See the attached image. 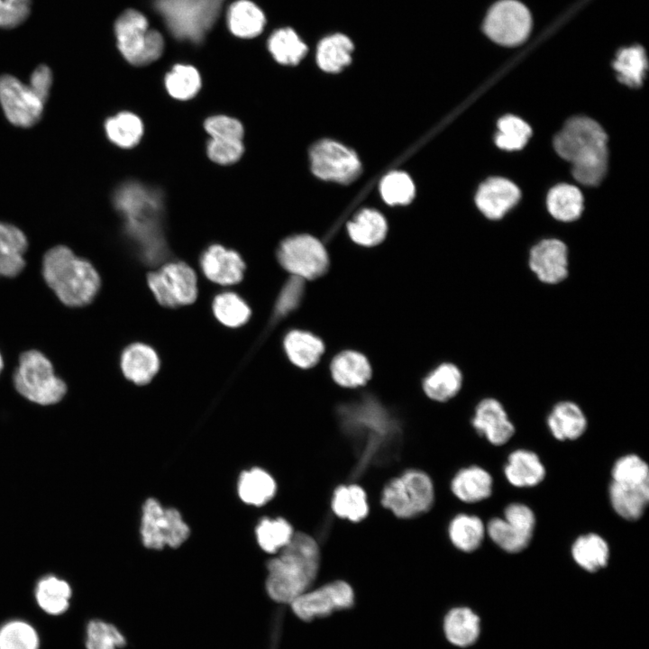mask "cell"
Instances as JSON below:
<instances>
[{"instance_id":"cell-1","label":"cell","mask_w":649,"mask_h":649,"mask_svg":"<svg viewBox=\"0 0 649 649\" xmlns=\"http://www.w3.org/2000/svg\"><path fill=\"white\" fill-rule=\"evenodd\" d=\"M322 562L318 541L304 531L294 532L288 544L267 563L266 590L271 599L290 604L310 590Z\"/></svg>"},{"instance_id":"cell-2","label":"cell","mask_w":649,"mask_h":649,"mask_svg":"<svg viewBox=\"0 0 649 649\" xmlns=\"http://www.w3.org/2000/svg\"><path fill=\"white\" fill-rule=\"evenodd\" d=\"M553 145L557 153L571 163L578 182L595 186L602 180L608 166L607 135L596 121L570 119L555 136Z\"/></svg>"},{"instance_id":"cell-3","label":"cell","mask_w":649,"mask_h":649,"mask_svg":"<svg viewBox=\"0 0 649 649\" xmlns=\"http://www.w3.org/2000/svg\"><path fill=\"white\" fill-rule=\"evenodd\" d=\"M42 276L59 301L70 307L89 304L100 288L95 267L65 245L54 246L44 254Z\"/></svg>"},{"instance_id":"cell-4","label":"cell","mask_w":649,"mask_h":649,"mask_svg":"<svg viewBox=\"0 0 649 649\" xmlns=\"http://www.w3.org/2000/svg\"><path fill=\"white\" fill-rule=\"evenodd\" d=\"M434 498V485L429 474L410 468L383 485L379 502L394 517L410 520L430 511Z\"/></svg>"},{"instance_id":"cell-5","label":"cell","mask_w":649,"mask_h":649,"mask_svg":"<svg viewBox=\"0 0 649 649\" xmlns=\"http://www.w3.org/2000/svg\"><path fill=\"white\" fill-rule=\"evenodd\" d=\"M14 384L23 397L39 405L58 403L67 392L66 383L56 375L51 361L37 350L20 355Z\"/></svg>"},{"instance_id":"cell-6","label":"cell","mask_w":649,"mask_h":649,"mask_svg":"<svg viewBox=\"0 0 649 649\" xmlns=\"http://www.w3.org/2000/svg\"><path fill=\"white\" fill-rule=\"evenodd\" d=\"M114 32L119 51L133 65H148L163 52L162 35L150 30L146 17L136 10L128 9L116 19Z\"/></svg>"},{"instance_id":"cell-7","label":"cell","mask_w":649,"mask_h":649,"mask_svg":"<svg viewBox=\"0 0 649 649\" xmlns=\"http://www.w3.org/2000/svg\"><path fill=\"white\" fill-rule=\"evenodd\" d=\"M222 0H157L156 6L178 39L202 40L215 22Z\"/></svg>"},{"instance_id":"cell-8","label":"cell","mask_w":649,"mask_h":649,"mask_svg":"<svg viewBox=\"0 0 649 649\" xmlns=\"http://www.w3.org/2000/svg\"><path fill=\"white\" fill-rule=\"evenodd\" d=\"M189 527L174 507L164 508L155 498H148L142 507L141 536L145 547L162 549L180 546L189 535Z\"/></svg>"},{"instance_id":"cell-9","label":"cell","mask_w":649,"mask_h":649,"mask_svg":"<svg viewBox=\"0 0 649 649\" xmlns=\"http://www.w3.org/2000/svg\"><path fill=\"white\" fill-rule=\"evenodd\" d=\"M281 266L303 279L322 277L329 268V258L323 243L309 234L284 240L278 251Z\"/></svg>"},{"instance_id":"cell-10","label":"cell","mask_w":649,"mask_h":649,"mask_svg":"<svg viewBox=\"0 0 649 649\" xmlns=\"http://www.w3.org/2000/svg\"><path fill=\"white\" fill-rule=\"evenodd\" d=\"M148 285L158 302L168 307L191 304L197 295L196 274L184 262H169L150 273Z\"/></svg>"},{"instance_id":"cell-11","label":"cell","mask_w":649,"mask_h":649,"mask_svg":"<svg viewBox=\"0 0 649 649\" xmlns=\"http://www.w3.org/2000/svg\"><path fill=\"white\" fill-rule=\"evenodd\" d=\"M531 29L527 8L515 0H502L489 11L485 23L486 34L495 42L515 46L523 42Z\"/></svg>"},{"instance_id":"cell-12","label":"cell","mask_w":649,"mask_h":649,"mask_svg":"<svg viewBox=\"0 0 649 649\" xmlns=\"http://www.w3.org/2000/svg\"><path fill=\"white\" fill-rule=\"evenodd\" d=\"M44 103L17 78L0 76V105L7 120L18 127H31L39 122Z\"/></svg>"},{"instance_id":"cell-13","label":"cell","mask_w":649,"mask_h":649,"mask_svg":"<svg viewBox=\"0 0 649 649\" xmlns=\"http://www.w3.org/2000/svg\"><path fill=\"white\" fill-rule=\"evenodd\" d=\"M310 158L312 171L322 179L348 183L355 179L361 171V163L355 152L331 140L315 144Z\"/></svg>"},{"instance_id":"cell-14","label":"cell","mask_w":649,"mask_h":649,"mask_svg":"<svg viewBox=\"0 0 649 649\" xmlns=\"http://www.w3.org/2000/svg\"><path fill=\"white\" fill-rule=\"evenodd\" d=\"M354 592L344 580H334L316 589L308 590L291 603L295 615L305 621L324 617L333 611L352 606Z\"/></svg>"},{"instance_id":"cell-15","label":"cell","mask_w":649,"mask_h":649,"mask_svg":"<svg viewBox=\"0 0 649 649\" xmlns=\"http://www.w3.org/2000/svg\"><path fill=\"white\" fill-rule=\"evenodd\" d=\"M530 270L547 285H557L569 275L566 244L558 239H544L532 247L528 257Z\"/></svg>"},{"instance_id":"cell-16","label":"cell","mask_w":649,"mask_h":649,"mask_svg":"<svg viewBox=\"0 0 649 649\" xmlns=\"http://www.w3.org/2000/svg\"><path fill=\"white\" fill-rule=\"evenodd\" d=\"M471 425L478 434L498 446L506 443L515 433L504 407L494 398H486L478 403Z\"/></svg>"},{"instance_id":"cell-17","label":"cell","mask_w":649,"mask_h":649,"mask_svg":"<svg viewBox=\"0 0 649 649\" xmlns=\"http://www.w3.org/2000/svg\"><path fill=\"white\" fill-rule=\"evenodd\" d=\"M113 202L124 220L145 215H160L162 210L160 193L134 181L125 182L117 187Z\"/></svg>"},{"instance_id":"cell-18","label":"cell","mask_w":649,"mask_h":649,"mask_svg":"<svg viewBox=\"0 0 649 649\" xmlns=\"http://www.w3.org/2000/svg\"><path fill=\"white\" fill-rule=\"evenodd\" d=\"M520 191L511 181L503 178H490L483 182L476 194L480 211L489 219L505 215L519 200Z\"/></svg>"},{"instance_id":"cell-19","label":"cell","mask_w":649,"mask_h":649,"mask_svg":"<svg viewBox=\"0 0 649 649\" xmlns=\"http://www.w3.org/2000/svg\"><path fill=\"white\" fill-rule=\"evenodd\" d=\"M201 266L207 279L220 285L240 282L245 267L237 252L216 244L204 252Z\"/></svg>"},{"instance_id":"cell-20","label":"cell","mask_w":649,"mask_h":649,"mask_svg":"<svg viewBox=\"0 0 649 649\" xmlns=\"http://www.w3.org/2000/svg\"><path fill=\"white\" fill-rule=\"evenodd\" d=\"M330 507L337 518L360 523L370 514L367 491L356 483L338 485L331 495Z\"/></svg>"},{"instance_id":"cell-21","label":"cell","mask_w":649,"mask_h":649,"mask_svg":"<svg viewBox=\"0 0 649 649\" xmlns=\"http://www.w3.org/2000/svg\"><path fill=\"white\" fill-rule=\"evenodd\" d=\"M27 248V237L20 228L0 222V276L13 278L23 270Z\"/></svg>"},{"instance_id":"cell-22","label":"cell","mask_w":649,"mask_h":649,"mask_svg":"<svg viewBox=\"0 0 649 649\" xmlns=\"http://www.w3.org/2000/svg\"><path fill=\"white\" fill-rule=\"evenodd\" d=\"M547 425L554 438L560 441L576 440L587 428L582 409L572 401H561L553 406L547 417Z\"/></svg>"},{"instance_id":"cell-23","label":"cell","mask_w":649,"mask_h":649,"mask_svg":"<svg viewBox=\"0 0 649 649\" xmlns=\"http://www.w3.org/2000/svg\"><path fill=\"white\" fill-rule=\"evenodd\" d=\"M331 374L339 386L357 388L365 385L371 378L372 370L368 359L361 352L344 351L332 361Z\"/></svg>"},{"instance_id":"cell-24","label":"cell","mask_w":649,"mask_h":649,"mask_svg":"<svg viewBox=\"0 0 649 649\" xmlns=\"http://www.w3.org/2000/svg\"><path fill=\"white\" fill-rule=\"evenodd\" d=\"M504 471L508 482L517 488L536 486L545 477V468L537 454L524 449L509 454Z\"/></svg>"},{"instance_id":"cell-25","label":"cell","mask_w":649,"mask_h":649,"mask_svg":"<svg viewBox=\"0 0 649 649\" xmlns=\"http://www.w3.org/2000/svg\"><path fill=\"white\" fill-rule=\"evenodd\" d=\"M493 480L483 468L473 465L461 469L451 481V490L462 502L475 503L491 495Z\"/></svg>"},{"instance_id":"cell-26","label":"cell","mask_w":649,"mask_h":649,"mask_svg":"<svg viewBox=\"0 0 649 649\" xmlns=\"http://www.w3.org/2000/svg\"><path fill=\"white\" fill-rule=\"evenodd\" d=\"M609 499L616 513L626 520L639 519L649 502V483L631 485L612 481Z\"/></svg>"},{"instance_id":"cell-27","label":"cell","mask_w":649,"mask_h":649,"mask_svg":"<svg viewBox=\"0 0 649 649\" xmlns=\"http://www.w3.org/2000/svg\"><path fill=\"white\" fill-rule=\"evenodd\" d=\"M160 366L159 358L154 350L142 343L128 346L121 357V368L123 375L138 385L151 380Z\"/></svg>"},{"instance_id":"cell-28","label":"cell","mask_w":649,"mask_h":649,"mask_svg":"<svg viewBox=\"0 0 649 649\" xmlns=\"http://www.w3.org/2000/svg\"><path fill=\"white\" fill-rule=\"evenodd\" d=\"M443 631L447 640L459 647L473 644L480 632V619L471 608H452L443 620Z\"/></svg>"},{"instance_id":"cell-29","label":"cell","mask_w":649,"mask_h":649,"mask_svg":"<svg viewBox=\"0 0 649 649\" xmlns=\"http://www.w3.org/2000/svg\"><path fill=\"white\" fill-rule=\"evenodd\" d=\"M353 50V42L347 35L340 32L327 35L317 45V65L325 72H339L351 63Z\"/></svg>"},{"instance_id":"cell-30","label":"cell","mask_w":649,"mask_h":649,"mask_svg":"<svg viewBox=\"0 0 649 649\" xmlns=\"http://www.w3.org/2000/svg\"><path fill=\"white\" fill-rule=\"evenodd\" d=\"M284 349L293 364L309 369L319 361L324 352V344L311 333L294 330L284 338Z\"/></svg>"},{"instance_id":"cell-31","label":"cell","mask_w":649,"mask_h":649,"mask_svg":"<svg viewBox=\"0 0 649 649\" xmlns=\"http://www.w3.org/2000/svg\"><path fill=\"white\" fill-rule=\"evenodd\" d=\"M462 373L453 363L444 362L427 375L423 389L430 399L445 402L454 398L462 388Z\"/></svg>"},{"instance_id":"cell-32","label":"cell","mask_w":649,"mask_h":649,"mask_svg":"<svg viewBox=\"0 0 649 649\" xmlns=\"http://www.w3.org/2000/svg\"><path fill=\"white\" fill-rule=\"evenodd\" d=\"M227 23L230 31L241 38H252L259 35L266 23V18L261 8L248 0H239L229 7Z\"/></svg>"},{"instance_id":"cell-33","label":"cell","mask_w":649,"mask_h":649,"mask_svg":"<svg viewBox=\"0 0 649 649\" xmlns=\"http://www.w3.org/2000/svg\"><path fill=\"white\" fill-rule=\"evenodd\" d=\"M575 562L589 572H595L607 566L609 558L608 543L593 533L579 536L571 546Z\"/></svg>"},{"instance_id":"cell-34","label":"cell","mask_w":649,"mask_h":649,"mask_svg":"<svg viewBox=\"0 0 649 649\" xmlns=\"http://www.w3.org/2000/svg\"><path fill=\"white\" fill-rule=\"evenodd\" d=\"M71 595L69 584L55 576L42 578L35 590L39 608L50 616L64 614L69 608Z\"/></svg>"},{"instance_id":"cell-35","label":"cell","mask_w":649,"mask_h":649,"mask_svg":"<svg viewBox=\"0 0 649 649\" xmlns=\"http://www.w3.org/2000/svg\"><path fill=\"white\" fill-rule=\"evenodd\" d=\"M486 527L476 516L458 514L449 523L448 536L455 548L464 553L477 550L484 538Z\"/></svg>"},{"instance_id":"cell-36","label":"cell","mask_w":649,"mask_h":649,"mask_svg":"<svg viewBox=\"0 0 649 649\" xmlns=\"http://www.w3.org/2000/svg\"><path fill=\"white\" fill-rule=\"evenodd\" d=\"M276 489L274 479L261 469L255 468L240 475L238 493L244 503L264 505L275 496Z\"/></svg>"},{"instance_id":"cell-37","label":"cell","mask_w":649,"mask_h":649,"mask_svg":"<svg viewBox=\"0 0 649 649\" xmlns=\"http://www.w3.org/2000/svg\"><path fill=\"white\" fill-rule=\"evenodd\" d=\"M347 229L354 242L363 246H374L385 238L387 223L379 212L364 209L348 224Z\"/></svg>"},{"instance_id":"cell-38","label":"cell","mask_w":649,"mask_h":649,"mask_svg":"<svg viewBox=\"0 0 649 649\" xmlns=\"http://www.w3.org/2000/svg\"><path fill=\"white\" fill-rule=\"evenodd\" d=\"M547 207L555 219L562 222L573 221L582 212V194L572 185H557L550 190L547 196Z\"/></svg>"},{"instance_id":"cell-39","label":"cell","mask_w":649,"mask_h":649,"mask_svg":"<svg viewBox=\"0 0 649 649\" xmlns=\"http://www.w3.org/2000/svg\"><path fill=\"white\" fill-rule=\"evenodd\" d=\"M105 132L111 142L129 149L135 146L143 134L142 120L131 112H120L105 122Z\"/></svg>"},{"instance_id":"cell-40","label":"cell","mask_w":649,"mask_h":649,"mask_svg":"<svg viewBox=\"0 0 649 649\" xmlns=\"http://www.w3.org/2000/svg\"><path fill=\"white\" fill-rule=\"evenodd\" d=\"M268 49L280 64L296 65L306 54L307 46L292 28H280L268 40Z\"/></svg>"},{"instance_id":"cell-41","label":"cell","mask_w":649,"mask_h":649,"mask_svg":"<svg viewBox=\"0 0 649 649\" xmlns=\"http://www.w3.org/2000/svg\"><path fill=\"white\" fill-rule=\"evenodd\" d=\"M256 539L260 547L269 553H276L290 541L294 529L283 517H264L258 524Z\"/></svg>"},{"instance_id":"cell-42","label":"cell","mask_w":649,"mask_h":649,"mask_svg":"<svg viewBox=\"0 0 649 649\" xmlns=\"http://www.w3.org/2000/svg\"><path fill=\"white\" fill-rule=\"evenodd\" d=\"M613 65L622 83L633 87H639L647 68L644 50L640 46L623 49L618 51Z\"/></svg>"},{"instance_id":"cell-43","label":"cell","mask_w":649,"mask_h":649,"mask_svg":"<svg viewBox=\"0 0 649 649\" xmlns=\"http://www.w3.org/2000/svg\"><path fill=\"white\" fill-rule=\"evenodd\" d=\"M36 628L23 619H11L0 626V649H40Z\"/></svg>"},{"instance_id":"cell-44","label":"cell","mask_w":649,"mask_h":649,"mask_svg":"<svg viewBox=\"0 0 649 649\" xmlns=\"http://www.w3.org/2000/svg\"><path fill=\"white\" fill-rule=\"evenodd\" d=\"M165 87L173 98L188 100L199 91L201 78L193 66L177 64L167 73Z\"/></svg>"},{"instance_id":"cell-45","label":"cell","mask_w":649,"mask_h":649,"mask_svg":"<svg viewBox=\"0 0 649 649\" xmlns=\"http://www.w3.org/2000/svg\"><path fill=\"white\" fill-rule=\"evenodd\" d=\"M486 533L498 546L510 553H516L526 549L533 536L500 517L489 521Z\"/></svg>"},{"instance_id":"cell-46","label":"cell","mask_w":649,"mask_h":649,"mask_svg":"<svg viewBox=\"0 0 649 649\" xmlns=\"http://www.w3.org/2000/svg\"><path fill=\"white\" fill-rule=\"evenodd\" d=\"M213 311L218 321L229 327L245 324L251 315L247 304L233 292L218 295L213 302Z\"/></svg>"},{"instance_id":"cell-47","label":"cell","mask_w":649,"mask_h":649,"mask_svg":"<svg viewBox=\"0 0 649 649\" xmlns=\"http://www.w3.org/2000/svg\"><path fill=\"white\" fill-rule=\"evenodd\" d=\"M498 133L495 138L498 147L507 151L522 149L532 134L531 127L522 119L506 115L498 123Z\"/></svg>"},{"instance_id":"cell-48","label":"cell","mask_w":649,"mask_h":649,"mask_svg":"<svg viewBox=\"0 0 649 649\" xmlns=\"http://www.w3.org/2000/svg\"><path fill=\"white\" fill-rule=\"evenodd\" d=\"M125 644L123 634L112 624L94 619L86 629L87 649H118Z\"/></svg>"},{"instance_id":"cell-49","label":"cell","mask_w":649,"mask_h":649,"mask_svg":"<svg viewBox=\"0 0 649 649\" xmlns=\"http://www.w3.org/2000/svg\"><path fill=\"white\" fill-rule=\"evenodd\" d=\"M379 190L384 201L391 206L406 205L415 195V186L410 177L400 171H394L383 178Z\"/></svg>"},{"instance_id":"cell-50","label":"cell","mask_w":649,"mask_h":649,"mask_svg":"<svg viewBox=\"0 0 649 649\" xmlns=\"http://www.w3.org/2000/svg\"><path fill=\"white\" fill-rule=\"evenodd\" d=\"M612 480V481L621 484L649 483L648 465L636 454L624 455L613 465Z\"/></svg>"},{"instance_id":"cell-51","label":"cell","mask_w":649,"mask_h":649,"mask_svg":"<svg viewBox=\"0 0 649 649\" xmlns=\"http://www.w3.org/2000/svg\"><path fill=\"white\" fill-rule=\"evenodd\" d=\"M241 140L210 139L206 146L210 160L221 165H228L237 161L243 153Z\"/></svg>"},{"instance_id":"cell-52","label":"cell","mask_w":649,"mask_h":649,"mask_svg":"<svg viewBox=\"0 0 649 649\" xmlns=\"http://www.w3.org/2000/svg\"><path fill=\"white\" fill-rule=\"evenodd\" d=\"M205 129L211 139L241 140L243 127L235 118L227 115H214L205 122Z\"/></svg>"},{"instance_id":"cell-53","label":"cell","mask_w":649,"mask_h":649,"mask_svg":"<svg viewBox=\"0 0 649 649\" xmlns=\"http://www.w3.org/2000/svg\"><path fill=\"white\" fill-rule=\"evenodd\" d=\"M305 279L292 276L283 287L281 293L277 300L276 313L279 316H284L295 310L304 296Z\"/></svg>"},{"instance_id":"cell-54","label":"cell","mask_w":649,"mask_h":649,"mask_svg":"<svg viewBox=\"0 0 649 649\" xmlns=\"http://www.w3.org/2000/svg\"><path fill=\"white\" fill-rule=\"evenodd\" d=\"M31 5V0H0V28L22 24L30 15Z\"/></svg>"},{"instance_id":"cell-55","label":"cell","mask_w":649,"mask_h":649,"mask_svg":"<svg viewBox=\"0 0 649 649\" xmlns=\"http://www.w3.org/2000/svg\"><path fill=\"white\" fill-rule=\"evenodd\" d=\"M504 519L522 532L533 535L535 516L533 510L526 505L521 503L509 504L505 508Z\"/></svg>"},{"instance_id":"cell-56","label":"cell","mask_w":649,"mask_h":649,"mask_svg":"<svg viewBox=\"0 0 649 649\" xmlns=\"http://www.w3.org/2000/svg\"><path fill=\"white\" fill-rule=\"evenodd\" d=\"M29 87L45 102L50 95L52 85V72L46 65L38 66L30 77Z\"/></svg>"},{"instance_id":"cell-57","label":"cell","mask_w":649,"mask_h":649,"mask_svg":"<svg viewBox=\"0 0 649 649\" xmlns=\"http://www.w3.org/2000/svg\"><path fill=\"white\" fill-rule=\"evenodd\" d=\"M3 368H4V361H3L2 355L0 353V373L3 370Z\"/></svg>"},{"instance_id":"cell-58","label":"cell","mask_w":649,"mask_h":649,"mask_svg":"<svg viewBox=\"0 0 649 649\" xmlns=\"http://www.w3.org/2000/svg\"><path fill=\"white\" fill-rule=\"evenodd\" d=\"M223 1V0H222Z\"/></svg>"}]
</instances>
